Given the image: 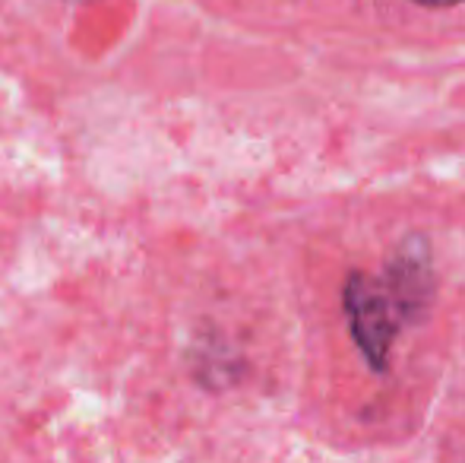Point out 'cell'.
Segmentation results:
<instances>
[{
  "label": "cell",
  "instance_id": "obj_1",
  "mask_svg": "<svg viewBox=\"0 0 465 463\" xmlns=\"http://www.w3.org/2000/svg\"><path fill=\"white\" fill-rule=\"evenodd\" d=\"M345 315H349L351 334H355L358 347H361L364 358L377 371L386 368L390 362V347L396 340V308H392L386 289L377 279L364 277V273H351L345 279L342 289Z\"/></svg>",
  "mask_w": 465,
  "mask_h": 463
},
{
  "label": "cell",
  "instance_id": "obj_2",
  "mask_svg": "<svg viewBox=\"0 0 465 463\" xmlns=\"http://www.w3.org/2000/svg\"><path fill=\"white\" fill-rule=\"evenodd\" d=\"M424 6H450V4H460V0H418Z\"/></svg>",
  "mask_w": 465,
  "mask_h": 463
}]
</instances>
